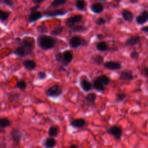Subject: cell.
<instances>
[{
	"label": "cell",
	"instance_id": "15",
	"mask_svg": "<svg viewBox=\"0 0 148 148\" xmlns=\"http://www.w3.org/2000/svg\"><path fill=\"white\" fill-rule=\"evenodd\" d=\"M140 38L139 35H136L132 36L126 39L125 42V45L127 46H133L136 45L140 41Z\"/></svg>",
	"mask_w": 148,
	"mask_h": 148
},
{
	"label": "cell",
	"instance_id": "19",
	"mask_svg": "<svg viewBox=\"0 0 148 148\" xmlns=\"http://www.w3.org/2000/svg\"><path fill=\"white\" fill-rule=\"evenodd\" d=\"M23 65L24 68L29 71L34 70L36 66V63L35 61L32 60H24L23 61Z\"/></svg>",
	"mask_w": 148,
	"mask_h": 148
},
{
	"label": "cell",
	"instance_id": "12",
	"mask_svg": "<svg viewBox=\"0 0 148 148\" xmlns=\"http://www.w3.org/2000/svg\"><path fill=\"white\" fill-rule=\"evenodd\" d=\"M132 72L128 70L123 71L119 75V79L123 81H131L133 79Z\"/></svg>",
	"mask_w": 148,
	"mask_h": 148
},
{
	"label": "cell",
	"instance_id": "26",
	"mask_svg": "<svg viewBox=\"0 0 148 148\" xmlns=\"http://www.w3.org/2000/svg\"><path fill=\"white\" fill-rule=\"evenodd\" d=\"M20 95L19 93L11 92L8 94V98L9 101L10 103H12L14 101H17V100H18L20 98Z\"/></svg>",
	"mask_w": 148,
	"mask_h": 148
},
{
	"label": "cell",
	"instance_id": "21",
	"mask_svg": "<svg viewBox=\"0 0 148 148\" xmlns=\"http://www.w3.org/2000/svg\"><path fill=\"white\" fill-rule=\"evenodd\" d=\"M56 140L54 138H47L44 142V146L46 148H54L56 145Z\"/></svg>",
	"mask_w": 148,
	"mask_h": 148
},
{
	"label": "cell",
	"instance_id": "47",
	"mask_svg": "<svg viewBox=\"0 0 148 148\" xmlns=\"http://www.w3.org/2000/svg\"><path fill=\"white\" fill-rule=\"evenodd\" d=\"M69 148H77V147L75 145H71Z\"/></svg>",
	"mask_w": 148,
	"mask_h": 148
},
{
	"label": "cell",
	"instance_id": "2",
	"mask_svg": "<svg viewBox=\"0 0 148 148\" xmlns=\"http://www.w3.org/2000/svg\"><path fill=\"white\" fill-rule=\"evenodd\" d=\"M16 39L19 42L20 45H22L27 50L28 54H31L32 53L35 45V40L34 38L27 36L24 37L22 39H20V38H17Z\"/></svg>",
	"mask_w": 148,
	"mask_h": 148
},
{
	"label": "cell",
	"instance_id": "33",
	"mask_svg": "<svg viewBox=\"0 0 148 148\" xmlns=\"http://www.w3.org/2000/svg\"><path fill=\"white\" fill-rule=\"evenodd\" d=\"M10 14V12L3 10L2 9H0V20L2 21H6L9 17Z\"/></svg>",
	"mask_w": 148,
	"mask_h": 148
},
{
	"label": "cell",
	"instance_id": "23",
	"mask_svg": "<svg viewBox=\"0 0 148 148\" xmlns=\"http://www.w3.org/2000/svg\"><path fill=\"white\" fill-rule=\"evenodd\" d=\"M58 134L59 128L56 125H51L48 130V134L50 137H56L58 136Z\"/></svg>",
	"mask_w": 148,
	"mask_h": 148
},
{
	"label": "cell",
	"instance_id": "8",
	"mask_svg": "<svg viewBox=\"0 0 148 148\" xmlns=\"http://www.w3.org/2000/svg\"><path fill=\"white\" fill-rule=\"evenodd\" d=\"M84 43V39L79 36H73L69 40V44L71 47L76 49Z\"/></svg>",
	"mask_w": 148,
	"mask_h": 148
},
{
	"label": "cell",
	"instance_id": "22",
	"mask_svg": "<svg viewBox=\"0 0 148 148\" xmlns=\"http://www.w3.org/2000/svg\"><path fill=\"white\" fill-rule=\"evenodd\" d=\"M96 79L99 82H101L104 86L108 85L110 82V78L107 75H106L105 74H102V75L98 76Z\"/></svg>",
	"mask_w": 148,
	"mask_h": 148
},
{
	"label": "cell",
	"instance_id": "17",
	"mask_svg": "<svg viewBox=\"0 0 148 148\" xmlns=\"http://www.w3.org/2000/svg\"><path fill=\"white\" fill-rule=\"evenodd\" d=\"M104 9L103 5L100 2H96L92 3L90 6V10L92 13H100L102 12Z\"/></svg>",
	"mask_w": 148,
	"mask_h": 148
},
{
	"label": "cell",
	"instance_id": "4",
	"mask_svg": "<svg viewBox=\"0 0 148 148\" xmlns=\"http://www.w3.org/2000/svg\"><path fill=\"white\" fill-rule=\"evenodd\" d=\"M10 134L14 144L16 146L19 145L22 139V133L21 131L17 128H13L11 130Z\"/></svg>",
	"mask_w": 148,
	"mask_h": 148
},
{
	"label": "cell",
	"instance_id": "39",
	"mask_svg": "<svg viewBox=\"0 0 148 148\" xmlns=\"http://www.w3.org/2000/svg\"><path fill=\"white\" fill-rule=\"evenodd\" d=\"M38 79L39 80H44L47 77V75L44 71H38L37 73Z\"/></svg>",
	"mask_w": 148,
	"mask_h": 148
},
{
	"label": "cell",
	"instance_id": "41",
	"mask_svg": "<svg viewBox=\"0 0 148 148\" xmlns=\"http://www.w3.org/2000/svg\"><path fill=\"white\" fill-rule=\"evenodd\" d=\"M55 59L58 62H61L62 61V53L57 52L55 54Z\"/></svg>",
	"mask_w": 148,
	"mask_h": 148
},
{
	"label": "cell",
	"instance_id": "45",
	"mask_svg": "<svg viewBox=\"0 0 148 148\" xmlns=\"http://www.w3.org/2000/svg\"><path fill=\"white\" fill-rule=\"evenodd\" d=\"M32 2L38 5V4L42 3L45 0H32Z\"/></svg>",
	"mask_w": 148,
	"mask_h": 148
},
{
	"label": "cell",
	"instance_id": "16",
	"mask_svg": "<svg viewBox=\"0 0 148 148\" xmlns=\"http://www.w3.org/2000/svg\"><path fill=\"white\" fill-rule=\"evenodd\" d=\"M42 17H43V13H42L41 12L38 10L32 12L29 15L28 21L29 23H33L40 19L41 18H42Z\"/></svg>",
	"mask_w": 148,
	"mask_h": 148
},
{
	"label": "cell",
	"instance_id": "35",
	"mask_svg": "<svg viewBox=\"0 0 148 148\" xmlns=\"http://www.w3.org/2000/svg\"><path fill=\"white\" fill-rule=\"evenodd\" d=\"M16 87L18 88V89H20L21 91L24 90H25V88L27 87V83L24 80L20 79L17 81Z\"/></svg>",
	"mask_w": 148,
	"mask_h": 148
},
{
	"label": "cell",
	"instance_id": "13",
	"mask_svg": "<svg viewBox=\"0 0 148 148\" xmlns=\"http://www.w3.org/2000/svg\"><path fill=\"white\" fill-rule=\"evenodd\" d=\"M70 125L75 128H82L85 126L86 120L82 118L75 119L70 122Z\"/></svg>",
	"mask_w": 148,
	"mask_h": 148
},
{
	"label": "cell",
	"instance_id": "11",
	"mask_svg": "<svg viewBox=\"0 0 148 148\" xmlns=\"http://www.w3.org/2000/svg\"><path fill=\"white\" fill-rule=\"evenodd\" d=\"M136 23L139 25H143L148 21V12L144 10L139 15L136 16L135 18Z\"/></svg>",
	"mask_w": 148,
	"mask_h": 148
},
{
	"label": "cell",
	"instance_id": "48",
	"mask_svg": "<svg viewBox=\"0 0 148 148\" xmlns=\"http://www.w3.org/2000/svg\"><path fill=\"white\" fill-rule=\"evenodd\" d=\"M5 132L4 129H2V128H0V133H3V132Z\"/></svg>",
	"mask_w": 148,
	"mask_h": 148
},
{
	"label": "cell",
	"instance_id": "42",
	"mask_svg": "<svg viewBox=\"0 0 148 148\" xmlns=\"http://www.w3.org/2000/svg\"><path fill=\"white\" fill-rule=\"evenodd\" d=\"M130 57L134 60H135V59H137L139 56V53L136 51H132L130 53Z\"/></svg>",
	"mask_w": 148,
	"mask_h": 148
},
{
	"label": "cell",
	"instance_id": "32",
	"mask_svg": "<svg viewBox=\"0 0 148 148\" xmlns=\"http://www.w3.org/2000/svg\"><path fill=\"white\" fill-rule=\"evenodd\" d=\"M87 28L83 26V25H75L72 27H71V31L75 32H84L85 31Z\"/></svg>",
	"mask_w": 148,
	"mask_h": 148
},
{
	"label": "cell",
	"instance_id": "37",
	"mask_svg": "<svg viewBox=\"0 0 148 148\" xmlns=\"http://www.w3.org/2000/svg\"><path fill=\"white\" fill-rule=\"evenodd\" d=\"M36 31L39 34L45 33L47 31V28L45 25H39L36 27Z\"/></svg>",
	"mask_w": 148,
	"mask_h": 148
},
{
	"label": "cell",
	"instance_id": "9",
	"mask_svg": "<svg viewBox=\"0 0 148 148\" xmlns=\"http://www.w3.org/2000/svg\"><path fill=\"white\" fill-rule=\"evenodd\" d=\"M73 53L70 50H65L62 53V61L63 65H68L73 60Z\"/></svg>",
	"mask_w": 148,
	"mask_h": 148
},
{
	"label": "cell",
	"instance_id": "20",
	"mask_svg": "<svg viewBox=\"0 0 148 148\" xmlns=\"http://www.w3.org/2000/svg\"><path fill=\"white\" fill-rule=\"evenodd\" d=\"M121 15L123 19L127 22H131L134 18V14L129 10H123L121 12Z\"/></svg>",
	"mask_w": 148,
	"mask_h": 148
},
{
	"label": "cell",
	"instance_id": "40",
	"mask_svg": "<svg viewBox=\"0 0 148 148\" xmlns=\"http://www.w3.org/2000/svg\"><path fill=\"white\" fill-rule=\"evenodd\" d=\"M95 23L96 25H97L98 26H101L106 23V20L102 17H98L96 19Z\"/></svg>",
	"mask_w": 148,
	"mask_h": 148
},
{
	"label": "cell",
	"instance_id": "36",
	"mask_svg": "<svg viewBox=\"0 0 148 148\" xmlns=\"http://www.w3.org/2000/svg\"><path fill=\"white\" fill-rule=\"evenodd\" d=\"M126 98V94L124 92H119L116 94V101L117 102H122Z\"/></svg>",
	"mask_w": 148,
	"mask_h": 148
},
{
	"label": "cell",
	"instance_id": "43",
	"mask_svg": "<svg viewBox=\"0 0 148 148\" xmlns=\"http://www.w3.org/2000/svg\"><path fill=\"white\" fill-rule=\"evenodd\" d=\"M39 8H40V5H35V6L32 7V8L30 9V12H32L36 11Z\"/></svg>",
	"mask_w": 148,
	"mask_h": 148
},
{
	"label": "cell",
	"instance_id": "5",
	"mask_svg": "<svg viewBox=\"0 0 148 148\" xmlns=\"http://www.w3.org/2000/svg\"><path fill=\"white\" fill-rule=\"evenodd\" d=\"M107 133L113 136L116 139L120 140L122 136V129L117 125H112L107 130Z\"/></svg>",
	"mask_w": 148,
	"mask_h": 148
},
{
	"label": "cell",
	"instance_id": "50",
	"mask_svg": "<svg viewBox=\"0 0 148 148\" xmlns=\"http://www.w3.org/2000/svg\"><path fill=\"white\" fill-rule=\"evenodd\" d=\"M147 46H148V45H147Z\"/></svg>",
	"mask_w": 148,
	"mask_h": 148
},
{
	"label": "cell",
	"instance_id": "34",
	"mask_svg": "<svg viewBox=\"0 0 148 148\" xmlns=\"http://www.w3.org/2000/svg\"><path fill=\"white\" fill-rule=\"evenodd\" d=\"M66 1L67 0H53L50 5V7H58L64 5Z\"/></svg>",
	"mask_w": 148,
	"mask_h": 148
},
{
	"label": "cell",
	"instance_id": "28",
	"mask_svg": "<svg viewBox=\"0 0 148 148\" xmlns=\"http://www.w3.org/2000/svg\"><path fill=\"white\" fill-rule=\"evenodd\" d=\"M96 48L98 50L100 51H104L108 49V46L105 42L101 41L97 43L96 45Z\"/></svg>",
	"mask_w": 148,
	"mask_h": 148
},
{
	"label": "cell",
	"instance_id": "18",
	"mask_svg": "<svg viewBox=\"0 0 148 148\" xmlns=\"http://www.w3.org/2000/svg\"><path fill=\"white\" fill-rule=\"evenodd\" d=\"M13 53L15 56L19 57H23L26 55H28L27 50L22 45L17 46L13 51Z\"/></svg>",
	"mask_w": 148,
	"mask_h": 148
},
{
	"label": "cell",
	"instance_id": "49",
	"mask_svg": "<svg viewBox=\"0 0 148 148\" xmlns=\"http://www.w3.org/2000/svg\"><path fill=\"white\" fill-rule=\"evenodd\" d=\"M99 1H101V2H102V1H106V0H99Z\"/></svg>",
	"mask_w": 148,
	"mask_h": 148
},
{
	"label": "cell",
	"instance_id": "10",
	"mask_svg": "<svg viewBox=\"0 0 148 148\" xmlns=\"http://www.w3.org/2000/svg\"><path fill=\"white\" fill-rule=\"evenodd\" d=\"M104 68L110 70H118L121 68V64L115 61H108L103 64Z\"/></svg>",
	"mask_w": 148,
	"mask_h": 148
},
{
	"label": "cell",
	"instance_id": "44",
	"mask_svg": "<svg viewBox=\"0 0 148 148\" xmlns=\"http://www.w3.org/2000/svg\"><path fill=\"white\" fill-rule=\"evenodd\" d=\"M141 31L144 32H148V25L147 26H145L141 28Z\"/></svg>",
	"mask_w": 148,
	"mask_h": 148
},
{
	"label": "cell",
	"instance_id": "31",
	"mask_svg": "<svg viewBox=\"0 0 148 148\" xmlns=\"http://www.w3.org/2000/svg\"><path fill=\"white\" fill-rule=\"evenodd\" d=\"M97 98V95L96 93L94 92H91L88 93L86 96V100L88 102H94Z\"/></svg>",
	"mask_w": 148,
	"mask_h": 148
},
{
	"label": "cell",
	"instance_id": "38",
	"mask_svg": "<svg viewBox=\"0 0 148 148\" xmlns=\"http://www.w3.org/2000/svg\"><path fill=\"white\" fill-rule=\"evenodd\" d=\"M0 3L4 4L10 8H12L14 5V3L12 0H0Z\"/></svg>",
	"mask_w": 148,
	"mask_h": 148
},
{
	"label": "cell",
	"instance_id": "30",
	"mask_svg": "<svg viewBox=\"0 0 148 148\" xmlns=\"http://www.w3.org/2000/svg\"><path fill=\"white\" fill-rule=\"evenodd\" d=\"M91 60L94 63L98 65L103 64V58L101 55H95L93 56L91 58Z\"/></svg>",
	"mask_w": 148,
	"mask_h": 148
},
{
	"label": "cell",
	"instance_id": "29",
	"mask_svg": "<svg viewBox=\"0 0 148 148\" xmlns=\"http://www.w3.org/2000/svg\"><path fill=\"white\" fill-rule=\"evenodd\" d=\"M86 3L84 0H76L75 2V7L79 10H83L85 9Z\"/></svg>",
	"mask_w": 148,
	"mask_h": 148
},
{
	"label": "cell",
	"instance_id": "46",
	"mask_svg": "<svg viewBox=\"0 0 148 148\" xmlns=\"http://www.w3.org/2000/svg\"><path fill=\"white\" fill-rule=\"evenodd\" d=\"M144 73H145V76L148 78V67L145 68V69H144Z\"/></svg>",
	"mask_w": 148,
	"mask_h": 148
},
{
	"label": "cell",
	"instance_id": "1",
	"mask_svg": "<svg viewBox=\"0 0 148 148\" xmlns=\"http://www.w3.org/2000/svg\"><path fill=\"white\" fill-rule=\"evenodd\" d=\"M57 43V39L51 36L42 34L37 38V44L42 50H48L53 48Z\"/></svg>",
	"mask_w": 148,
	"mask_h": 148
},
{
	"label": "cell",
	"instance_id": "25",
	"mask_svg": "<svg viewBox=\"0 0 148 148\" xmlns=\"http://www.w3.org/2000/svg\"><path fill=\"white\" fill-rule=\"evenodd\" d=\"M92 87L98 91H103L105 90V86L99 82L97 79H95L92 82Z\"/></svg>",
	"mask_w": 148,
	"mask_h": 148
},
{
	"label": "cell",
	"instance_id": "7",
	"mask_svg": "<svg viewBox=\"0 0 148 148\" xmlns=\"http://www.w3.org/2000/svg\"><path fill=\"white\" fill-rule=\"evenodd\" d=\"M83 18V16L82 14H76L68 18L65 21V25L68 27L71 28L76 23H78L81 22Z\"/></svg>",
	"mask_w": 148,
	"mask_h": 148
},
{
	"label": "cell",
	"instance_id": "3",
	"mask_svg": "<svg viewBox=\"0 0 148 148\" xmlns=\"http://www.w3.org/2000/svg\"><path fill=\"white\" fill-rule=\"evenodd\" d=\"M46 95L50 98H57L62 94V89L58 84H54L45 91Z\"/></svg>",
	"mask_w": 148,
	"mask_h": 148
},
{
	"label": "cell",
	"instance_id": "6",
	"mask_svg": "<svg viewBox=\"0 0 148 148\" xmlns=\"http://www.w3.org/2000/svg\"><path fill=\"white\" fill-rule=\"evenodd\" d=\"M68 12V10H64L63 9H56L54 10L45 11L43 13V16L47 17H55L57 16H62L66 14Z\"/></svg>",
	"mask_w": 148,
	"mask_h": 148
},
{
	"label": "cell",
	"instance_id": "27",
	"mask_svg": "<svg viewBox=\"0 0 148 148\" xmlns=\"http://www.w3.org/2000/svg\"><path fill=\"white\" fill-rule=\"evenodd\" d=\"M64 27L62 25H58L56 27H54L51 31V35L53 36H58L60 34H62V32L64 31Z\"/></svg>",
	"mask_w": 148,
	"mask_h": 148
},
{
	"label": "cell",
	"instance_id": "24",
	"mask_svg": "<svg viewBox=\"0 0 148 148\" xmlns=\"http://www.w3.org/2000/svg\"><path fill=\"white\" fill-rule=\"evenodd\" d=\"M12 121L7 117H1L0 118V128L4 129L10 126Z\"/></svg>",
	"mask_w": 148,
	"mask_h": 148
},
{
	"label": "cell",
	"instance_id": "14",
	"mask_svg": "<svg viewBox=\"0 0 148 148\" xmlns=\"http://www.w3.org/2000/svg\"><path fill=\"white\" fill-rule=\"evenodd\" d=\"M79 84H80V87L84 92L89 91L90 90H91L92 87L91 83L87 79L84 78L80 79Z\"/></svg>",
	"mask_w": 148,
	"mask_h": 148
}]
</instances>
